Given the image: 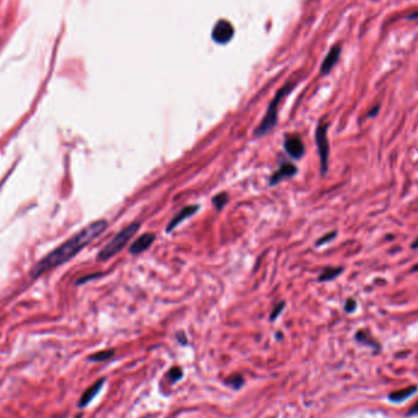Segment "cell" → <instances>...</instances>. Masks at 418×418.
<instances>
[{
	"instance_id": "277c9868",
	"label": "cell",
	"mask_w": 418,
	"mask_h": 418,
	"mask_svg": "<svg viewBox=\"0 0 418 418\" xmlns=\"http://www.w3.org/2000/svg\"><path fill=\"white\" fill-rule=\"evenodd\" d=\"M328 124L321 123L317 127L316 131V142L318 147L319 158H321V170L322 174L325 175L328 171L329 165V141H328Z\"/></svg>"
},
{
	"instance_id": "5bb4252c",
	"label": "cell",
	"mask_w": 418,
	"mask_h": 418,
	"mask_svg": "<svg viewBox=\"0 0 418 418\" xmlns=\"http://www.w3.org/2000/svg\"><path fill=\"white\" fill-rule=\"evenodd\" d=\"M115 355V350H103V351L96 352V354L91 355L88 357V361L91 362H104V361L110 360L112 356Z\"/></svg>"
},
{
	"instance_id": "6da1fadb",
	"label": "cell",
	"mask_w": 418,
	"mask_h": 418,
	"mask_svg": "<svg viewBox=\"0 0 418 418\" xmlns=\"http://www.w3.org/2000/svg\"><path fill=\"white\" fill-rule=\"evenodd\" d=\"M108 227V221L104 219L94 221L82 229L76 235H73L71 239L64 242L63 245L59 246L56 250L50 252L47 257H44L33 269V277H40L43 273L50 271V269L56 268V267L64 264L71 258H73L79 253L82 248L90 245L94 239H97L100 234H103Z\"/></svg>"
},
{
	"instance_id": "cb8c5ba5",
	"label": "cell",
	"mask_w": 418,
	"mask_h": 418,
	"mask_svg": "<svg viewBox=\"0 0 418 418\" xmlns=\"http://www.w3.org/2000/svg\"><path fill=\"white\" fill-rule=\"evenodd\" d=\"M411 247L413 248V250H417V248H418V237L416 239V241H414V242H412Z\"/></svg>"
},
{
	"instance_id": "2e32d148",
	"label": "cell",
	"mask_w": 418,
	"mask_h": 418,
	"mask_svg": "<svg viewBox=\"0 0 418 418\" xmlns=\"http://www.w3.org/2000/svg\"><path fill=\"white\" fill-rule=\"evenodd\" d=\"M182 375H183V372L180 367H173V368L169 369V372H168V378L171 383H176V382H179L180 379L182 378Z\"/></svg>"
},
{
	"instance_id": "d6986e66",
	"label": "cell",
	"mask_w": 418,
	"mask_h": 418,
	"mask_svg": "<svg viewBox=\"0 0 418 418\" xmlns=\"http://www.w3.org/2000/svg\"><path fill=\"white\" fill-rule=\"evenodd\" d=\"M335 236H336V231H331V233L327 234V235L322 236L321 239H319L318 241L316 242V245H317V246H323V245L328 244V242H330L331 240H334Z\"/></svg>"
},
{
	"instance_id": "484cf974",
	"label": "cell",
	"mask_w": 418,
	"mask_h": 418,
	"mask_svg": "<svg viewBox=\"0 0 418 418\" xmlns=\"http://www.w3.org/2000/svg\"><path fill=\"white\" fill-rule=\"evenodd\" d=\"M75 418H82V413H80V414H77V416L75 417Z\"/></svg>"
},
{
	"instance_id": "603a6c76",
	"label": "cell",
	"mask_w": 418,
	"mask_h": 418,
	"mask_svg": "<svg viewBox=\"0 0 418 418\" xmlns=\"http://www.w3.org/2000/svg\"><path fill=\"white\" fill-rule=\"evenodd\" d=\"M408 20H418V11L417 13H413V14H411L410 16L407 17Z\"/></svg>"
},
{
	"instance_id": "ba28073f",
	"label": "cell",
	"mask_w": 418,
	"mask_h": 418,
	"mask_svg": "<svg viewBox=\"0 0 418 418\" xmlns=\"http://www.w3.org/2000/svg\"><path fill=\"white\" fill-rule=\"evenodd\" d=\"M104 384H105V378H102V379H98L96 383L92 384L90 388H87V389L85 390V393L82 394V396L80 397L79 407L84 408L90 404L92 400H93L94 397L99 394V391L102 390V388L104 387Z\"/></svg>"
},
{
	"instance_id": "9a60e30c",
	"label": "cell",
	"mask_w": 418,
	"mask_h": 418,
	"mask_svg": "<svg viewBox=\"0 0 418 418\" xmlns=\"http://www.w3.org/2000/svg\"><path fill=\"white\" fill-rule=\"evenodd\" d=\"M213 204H214V207L218 210H221L224 208L225 206H226V203L229 202V197H227V195L223 192V194H219L213 197L212 200Z\"/></svg>"
},
{
	"instance_id": "30bf717a",
	"label": "cell",
	"mask_w": 418,
	"mask_h": 418,
	"mask_svg": "<svg viewBox=\"0 0 418 418\" xmlns=\"http://www.w3.org/2000/svg\"><path fill=\"white\" fill-rule=\"evenodd\" d=\"M154 240H156V235H154V234H143V235H141L138 239H136L135 241L132 242L131 247H130V252H131L132 254L142 253V252L148 250V247L153 244Z\"/></svg>"
},
{
	"instance_id": "8992f818",
	"label": "cell",
	"mask_w": 418,
	"mask_h": 418,
	"mask_svg": "<svg viewBox=\"0 0 418 418\" xmlns=\"http://www.w3.org/2000/svg\"><path fill=\"white\" fill-rule=\"evenodd\" d=\"M234 34V28L230 22L220 20L213 29V38L218 43H226L229 42Z\"/></svg>"
},
{
	"instance_id": "7c38bea8",
	"label": "cell",
	"mask_w": 418,
	"mask_h": 418,
	"mask_svg": "<svg viewBox=\"0 0 418 418\" xmlns=\"http://www.w3.org/2000/svg\"><path fill=\"white\" fill-rule=\"evenodd\" d=\"M417 390V387H408V388H405V389H401V390H397L395 393H391L389 395V400L393 402H401V401H405L407 397H410L413 395L414 393H416Z\"/></svg>"
},
{
	"instance_id": "9c48e42d",
	"label": "cell",
	"mask_w": 418,
	"mask_h": 418,
	"mask_svg": "<svg viewBox=\"0 0 418 418\" xmlns=\"http://www.w3.org/2000/svg\"><path fill=\"white\" fill-rule=\"evenodd\" d=\"M284 148L293 159H301L305 156V146L298 137H287L284 142Z\"/></svg>"
},
{
	"instance_id": "7a4b0ae2",
	"label": "cell",
	"mask_w": 418,
	"mask_h": 418,
	"mask_svg": "<svg viewBox=\"0 0 418 418\" xmlns=\"http://www.w3.org/2000/svg\"><path fill=\"white\" fill-rule=\"evenodd\" d=\"M292 88H293L292 84H287L284 86L281 90L278 91V93L275 94L274 99L272 100L271 104H269L268 106V109H267L264 118L262 119V123H260L259 126L257 127L254 135L258 136V137H262V136H265V135H268L269 132H272V130L277 126L278 106L279 104H280L281 100H283V98L286 97L287 94L292 91Z\"/></svg>"
},
{
	"instance_id": "8fae6325",
	"label": "cell",
	"mask_w": 418,
	"mask_h": 418,
	"mask_svg": "<svg viewBox=\"0 0 418 418\" xmlns=\"http://www.w3.org/2000/svg\"><path fill=\"white\" fill-rule=\"evenodd\" d=\"M340 53H341V49H340L339 46H335L331 48L330 52L328 53V55L325 56L324 61H323L322 66H321V71L322 73H328L329 71H330L333 67L335 66V64L337 63V60H339V56H340Z\"/></svg>"
},
{
	"instance_id": "ac0fdd59",
	"label": "cell",
	"mask_w": 418,
	"mask_h": 418,
	"mask_svg": "<svg viewBox=\"0 0 418 418\" xmlns=\"http://www.w3.org/2000/svg\"><path fill=\"white\" fill-rule=\"evenodd\" d=\"M284 307H285V302H280V303H278L277 306L274 307V310L272 311V313H271V321L272 322H274L275 319L278 318L279 316H280L281 314V312H283L284 311Z\"/></svg>"
},
{
	"instance_id": "3957f363",
	"label": "cell",
	"mask_w": 418,
	"mask_h": 418,
	"mask_svg": "<svg viewBox=\"0 0 418 418\" xmlns=\"http://www.w3.org/2000/svg\"><path fill=\"white\" fill-rule=\"evenodd\" d=\"M139 229V223H132L130 225H127L124 230H121L120 233L118 234L114 239L109 242L108 245L103 248L102 251L98 253V259L99 260H108L110 259L111 257H114L115 254L119 253L124 247L127 245V242L135 236V234L137 233Z\"/></svg>"
},
{
	"instance_id": "4fadbf2b",
	"label": "cell",
	"mask_w": 418,
	"mask_h": 418,
	"mask_svg": "<svg viewBox=\"0 0 418 418\" xmlns=\"http://www.w3.org/2000/svg\"><path fill=\"white\" fill-rule=\"evenodd\" d=\"M343 272H344L343 267H337V268L328 267V268H325L324 271L322 272V274L319 275L318 281H321V283H325V281H331V280H334L335 278L339 277V275L341 274Z\"/></svg>"
},
{
	"instance_id": "44dd1931",
	"label": "cell",
	"mask_w": 418,
	"mask_h": 418,
	"mask_svg": "<svg viewBox=\"0 0 418 418\" xmlns=\"http://www.w3.org/2000/svg\"><path fill=\"white\" fill-rule=\"evenodd\" d=\"M417 413H418V402L417 404H414L413 407L408 411V416H413V414H417Z\"/></svg>"
},
{
	"instance_id": "52a82bcc",
	"label": "cell",
	"mask_w": 418,
	"mask_h": 418,
	"mask_svg": "<svg viewBox=\"0 0 418 418\" xmlns=\"http://www.w3.org/2000/svg\"><path fill=\"white\" fill-rule=\"evenodd\" d=\"M198 209H200V206H197V204H194V206H187V207H185V208H182L179 213H177L176 215L174 216L173 219H171L170 223L168 224L167 233L168 234L171 233V231H173L175 227L179 226V225L181 223H183L186 219H188L189 216L196 214V213L198 212Z\"/></svg>"
},
{
	"instance_id": "e0dca14e",
	"label": "cell",
	"mask_w": 418,
	"mask_h": 418,
	"mask_svg": "<svg viewBox=\"0 0 418 418\" xmlns=\"http://www.w3.org/2000/svg\"><path fill=\"white\" fill-rule=\"evenodd\" d=\"M244 383H245L244 378H242V376L240 374H235V375L230 376V378L227 379V384H229L230 387L233 388V389H235V390L241 389V387L244 385Z\"/></svg>"
},
{
	"instance_id": "5b68a950",
	"label": "cell",
	"mask_w": 418,
	"mask_h": 418,
	"mask_svg": "<svg viewBox=\"0 0 418 418\" xmlns=\"http://www.w3.org/2000/svg\"><path fill=\"white\" fill-rule=\"evenodd\" d=\"M296 173H297V168H296L292 163H283V164L279 167L278 170L272 175L269 183H271V186H275L278 185V183H280L283 180L295 176Z\"/></svg>"
},
{
	"instance_id": "d4e9b609",
	"label": "cell",
	"mask_w": 418,
	"mask_h": 418,
	"mask_svg": "<svg viewBox=\"0 0 418 418\" xmlns=\"http://www.w3.org/2000/svg\"><path fill=\"white\" fill-rule=\"evenodd\" d=\"M411 272H412V273H416V272H418V264H414L413 267H412Z\"/></svg>"
},
{
	"instance_id": "ffe728a7",
	"label": "cell",
	"mask_w": 418,
	"mask_h": 418,
	"mask_svg": "<svg viewBox=\"0 0 418 418\" xmlns=\"http://www.w3.org/2000/svg\"><path fill=\"white\" fill-rule=\"evenodd\" d=\"M356 307H357V302H356L354 298H349L348 301H346L345 303V311L348 313H352L355 312Z\"/></svg>"
},
{
	"instance_id": "7402d4cb",
	"label": "cell",
	"mask_w": 418,
	"mask_h": 418,
	"mask_svg": "<svg viewBox=\"0 0 418 418\" xmlns=\"http://www.w3.org/2000/svg\"><path fill=\"white\" fill-rule=\"evenodd\" d=\"M379 109H381V105H375L374 108L372 109V110L369 111V114H368V117H375L376 114H378V110Z\"/></svg>"
}]
</instances>
